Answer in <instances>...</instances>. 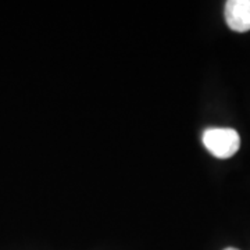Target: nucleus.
Instances as JSON below:
<instances>
[{
    "instance_id": "nucleus-1",
    "label": "nucleus",
    "mask_w": 250,
    "mask_h": 250,
    "mask_svg": "<svg viewBox=\"0 0 250 250\" xmlns=\"http://www.w3.org/2000/svg\"><path fill=\"white\" fill-rule=\"evenodd\" d=\"M203 145L217 159H229L239 150L241 138L232 128H210L203 134Z\"/></svg>"
},
{
    "instance_id": "nucleus-2",
    "label": "nucleus",
    "mask_w": 250,
    "mask_h": 250,
    "mask_svg": "<svg viewBox=\"0 0 250 250\" xmlns=\"http://www.w3.org/2000/svg\"><path fill=\"white\" fill-rule=\"evenodd\" d=\"M225 21L235 32L250 31V0H229L225 3Z\"/></svg>"
},
{
    "instance_id": "nucleus-3",
    "label": "nucleus",
    "mask_w": 250,
    "mask_h": 250,
    "mask_svg": "<svg viewBox=\"0 0 250 250\" xmlns=\"http://www.w3.org/2000/svg\"><path fill=\"white\" fill-rule=\"evenodd\" d=\"M224 250H238V249H235V248H227V249H224Z\"/></svg>"
}]
</instances>
